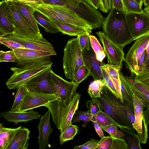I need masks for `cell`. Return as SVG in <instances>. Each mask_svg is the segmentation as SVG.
<instances>
[{
    "label": "cell",
    "mask_w": 149,
    "mask_h": 149,
    "mask_svg": "<svg viewBox=\"0 0 149 149\" xmlns=\"http://www.w3.org/2000/svg\"><path fill=\"white\" fill-rule=\"evenodd\" d=\"M134 78L149 87V72H143L137 75H134Z\"/></svg>",
    "instance_id": "obj_50"
},
{
    "label": "cell",
    "mask_w": 149,
    "mask_h": 149,
    "mask_svg": "<svg viewBox=\"0 0 149 149\" xmlns=\"http://www.w3.org/2000/svg\"><path fill=\"white\" fill-rule=\"evenodd\" d=\"M82 53L84 65L90 71L91 75L94 80H99L104 82L101 69L104 63L97 59L91 44L89 49H84L82 51Z\"/></svg>",
    "instance_id": "obj_17"
},
{
    "label": "cell",
    "mask_w": 149,
    "mask_h": 149,
    "mask_svg": "<svg viewBox=\"0 0 149 149\" xmlns=\"http://www.w3.org/2000/svg\"><path fill=\"white\" fill-rule=\"evenodd\" d=\"M117 127L114 125H109L102 128L108 132L113 138H120L124 136V134L119 130Z\"/></svg>",
    "instance_id": "obj_42"
},
{
    "label": "cell",
    "mask_w": 149,
    "mask_h": 149,
    "mask_svg": "<svg viewBox=\"0 0 149 149\" xmlns=\"http://www.w3.org/2000/svg\"><path fill=\"white\" fill-rule=\"evenodd\" d=\"M120 88L125 103L134 108L133 93L131 89L127 76L124 75L120 70L119 72Z\"/></svg>",
    "instance_id": "obj_25"
},
{
    "label": "cell",
    "mask_w": 149,
    "mask_h": 149,
    "mask_svg": "<svg viewBox=\"0 0 149 149\" xmlns=\"http://www.w3.org/2000/svg\"><path fill=\"white\" fill-rule=\"evenodd\" d=\"M28 90L25 85L19 87L15 96L13 104L10 111H18L20 106Z\"/></svg>",
    "instance_id": "obj_33"
},
{
    "label": "cell",
    "mask_w": 149,
    "mask_h": 149,
    "mask_svg": "<svg viewBox=\"0 0 149 149\" xmlns=\"http://www.w3.org/2000/svg\"><path fill=\"white\" fill-rule=\"evenodd\" d=\"M144 120L146 125L148 126L149 125V107L146 108L143 111Z\"/></svg>",
    "instance_id": "obj_56"
},
{
    "label": "cell",
    "mask_w": 149,
    "mask_h": 149,
    "mask_svg": "<svg viewBox=\"0 0 149 149\" xmlns=\"http://www.w3.org/2000/svg\"><path fill=\"white\" fill-rule=\"evenodd\" d=\"M99 141L92 139L85 143L79 146H75L74 149H95Z\"/></svg>",
    "instance_id": "obj_47"
},
{
    "label": "cell",
    "mask_w": 149,
    "mask_h": 149,
    "mask_svg": "<svg viewBox=\"0 0 149 149\" xmlns=\"http://www.w3.org/2000/svg\"><path fill=\"white\" fill-rule=\"evenodd\" d=\"M30 132L28 128L20 126L17 127L11 142L6 149H27Z\"/></svg>",
    "instance_id": "obj_21"
},
{
    "label": "cell",
    "mask_w": 149,
    "mask_h": 149,
    "mask_svg": "<svg viewBox=\"0 0 149 149\" xmlns=\"http://www.w3.org/2000/svg\"><path fill=\"white\" fill-rule=\"evenodd\" d=\"M63 52V65L65 75L68 79L74 81L75 74L84 65L78 36L68 40Z\"/></svg>",
    "instance_id": "obj_6"
},
{
    "label": "cell",
    "mask_w": 149,
    "mask_h": 149,
    "mask_svg": "<svg viewBox=\"0 0 149 149\" xmlns=\"http://www.w3.org/2000/svg\"><path fill=\"white\" fill-rule=\"evenodd\" d=\"M7 2H9V1H12L13 0H5Z\"/></svg>",
    "instance_id": "obj_62"
},
{
    "label": "cell",
    "mask_w": 149,
    "mask_h": 149,
    "mask_svg": "<svg viewBox=\"0 0 149 149\" xmlns=\"http://www.w3.org/2000/svg\"><path fill=\"white\" fill-rule=\"evenodd\" d=\"M147 57L146 49L140 56L138 62V74L143 72ZM137 74V75H138Z\"/></svg>",
    "instance_id": "obj_49"
},
{
    "label": "cell",
    "mask_w": 149,
    "mask_h": 149,
    "mask_svg": "<svg viewBox=\"0 0 149 149\" xmlns=\"http://www.w3.org/2000/svg\"><path fill=\"white\" fill-rule=\"evenodd\" d=\"M99 10L102 12L107 13L112 8L111 0H100Z\"/></svg>",
    "instance_id": "obj_51"
},
{
    "label": "cell",
    "mask_w": 149,
    "mask_h": 149,
    "mask_svg": "<svg viewBox=\"0 0 149 149\" xmlns=\"http://www.w3.org/2000/svg\"><path fill=\"white\" fill-rule=\"evenodd\" d=\"M110 149H129V148L124 139L122 138H113L112 144Z\"/></svg>",
    "instance_id": "obj_45"
},
{
    "label": "cell",
    "mask_w": 149,
    "mask_h": 149,
    "mask_svg": "<svg viewBox=\"0 0 149 149\" xmlns=\"http://www.w3.org/2000/svg\"><path fill=\"white\" fill-rule=\"evenodd\" d=\"M89 38L91 46L95 54L97 59L102 62L106 56L104 50L95 36L90 35Z\"/></svg>",
    "instance_id": "obj_31"
},
{
    "label": "cell",
    "mask_w": 149,
    "mask_h": 149,
    "mask_svg": "<svg viewBox=\"0 0 149 149\" xmlns=\"http://www.w3.org/2000/svg\"><path fill=\"white\" fill-rule=\"evenodd\" d=\"M51 113L48 110L40 118L38 126L39 131L38 143L39 149H45L49 145V136L52 132L50 122Z\"/></svg>",
    "instance_id": "obj_18"
},
{
    "label": "cell",
    "mask_w": 149,
    "mask_h": 149,
    "mask_svg": "<svg viewBox=\"0 0 149 149\" xmlns=\"http://www.w3.org/2000/svg\"><path fill=\"white\" fill-rule=\"evenodd\" d=\"M48 17L51 23L57 29L59 32L63 35L77 36L88 33L91 34V30L74 26Z\"/></svg>",
    "instance_id": "obj_23"
},
{
    "label": "cell",
    "mask_w": 149,
    "mask_h": 149,
    "mask_svg": "<svg viewBox=\"0 0 149 149\" xmlns=\"http://www.w3.org/2000/svg\"><path fill=\"white\" fill-rule=\"evenodd\" d=\"M149 41V34L141 36L135 41L129 49L124 61L126 68L131 73L138 74V62L140 57L146 49Z\"/></svg>",
    "instance_id": "obj_8"
},
{
    "label": "cell",
    "mask_w": 149,
    "mask_h": 149,
    "mask_svg": "<svg viewBox=\"0 0 149 149\" xmlns=\"http://www.w3.org/2000/svg\"><path fill=\"white\" fill-rule=\"evenodd\" d=\"M93 116V115L90 114L88 111H76L73 117L72 124L82 121L83 122L82 126L85 127L89 122H92Z\"/></svg>",
    "instance_id": "obj_34"
},
{
    "label": "cell",
    "mask_w": 149,
    "mask_h": 149,
    "mask_svg": "<svg viewBox=\"0 0 149 149\" xmlns=\"http://www.w3.org/2000/svg\"><path fill=\"white\" fill-rule=\"evenodd\" d=\"M101 67L103 68L110 76L114 84L119 96V99L124 102L120 88L119 72L120 70L116 67L109 64L104 63Z\"/></svg>",
    "instance_id": "obj_26"
},
{
    "label": "cell",
    "mask_w": 149,
    "mask_h": 149,
    "mask_svg": "<svg viewBox=\"0 0 149 149\" xmlns=\"http://www.w3.org/2000/svg\"><path fill=\"white\" fill-rule=\"evenodd\" d=\"M104 112L111 116L123 129L134 131L132 124L127 118L121 102L105 86L102 88L101 97L97 98ZM102 110V111H103Z\"/></svg>",
    "instance_id": "obj_4"
},
{
    "label": "cell",
    "mask_w": 149,
    "mask_h": 149,
    "mask_svg": "<svg viewBox=\"0 0 149 149\" xmlns=\"http://www.w3.org/2000/svg\"><path fill=\"white\" fill-rule=\"evenodd\" d=\"M13 1H17L27 5L34 10L36 6L41 3L40 0H13Z\"/></svg>",
    "instance_id": "obj_52"
},
{
    "label": "cell",
    "mask_w": 149,
    "mask_h": 149,
    "mask_svg": "<svg viewBox=\"0 0 149 149\" xmlns=\"http://www.w3.org/2000/svg\"><path fill=\"white\" fill-rule=\"evenodd\" d=\"M135 74L131 73L127 77L132 91L142 101L143 107H149V87L143 83L136 79Z\"/></svg>",
    "instance_id": "obj_22"
},
{
    "label": "cell",
    "mask_w": 149,
    "mask_h": 149,
    "mask_svg": "<svg viewBox=\"0 0 149 149\" xmlns=\"http://www.w3.org/2000/svg\"><path fill=\"white\" fill-rule=\"evenodd\" d=\"M102 28L103 32L107 37L123 49L133 41L124 11L111 8L104 19Z\"/></svg>",
    "instance_id": "obj_1"
},
{
    "label": "cell",
    "mask_w": 149,
    "mask_h": 149,
    "mask_svg": "<svg viewBox=\"0 0 149 149\" xmlns=\"http://www.w3.org/2000/svg\"><path fill=\"white\" fill-rule=\"evenodd\" d=\"M41 3L64 7L75 12V10L71 3V0H40Z\"/></svg>",
    "instance_id": "obj_38"
},
{
    "label": "cell",
    "mask_w": 149,
    "mask_h": 149,
    "mask_svg": "<svg viewBox=\"0 0 149 149\" xmlns=\"http://www.w3.org/2000/svg\"><path fill=\"white\" fill-rule=\"evenodd\" d=\"M129 135L127 138V144L129 149H141V143L137 134L134 132V131L127 129L122 130Z\"/></svg>",
    "instance_id": "obj_35"
},
{
    "label": "cell",
    "mask_w": 149,
    "mask_h": 149,
    "mask_svg": "<svg viewBox=\"0 0 149 149\" xmlns=\"http://www.w3.org/2000/svg\"><path fill=\"white\" fill-rule=\"evenodd\" d=\"M13 50L17 58V67L32 62L50 59L51 56L56 55L51 52L26 48H19Z\"/></svg>",
    "instance_id": "obj_15"
},
{
    "label": "cell",
    "mask_w": 149,
    "mask_h": 149,
    "mask_svg": "<svg viewBox=\"0 0 149 149\" xmlns=\"http://www.w3.org/2000/svg\"><path fill=\"white\" fill-rule=\"evenodd\" d=\"M123 105L127 117L133 125L135 121L134 109L127 104L124 102Z\"/></svg>",
    "instance_id": "obj_48"
},
{
    "label": "cell",
    "mask_w": 149,
    "mask_h": 149,
    "mask_svg": "<svg viewBox=\"0 0 149 149\" xmlns=\"http://www.w3.org/2000/svg\"><path fill=\"white\" fill-rule=\"evenodd\" d=\"M33 13L37 22L44 28L46 32L56 34L59 32L47 17L35 10Z\"/></svg>",
    "instance_id": "obj_27"
},
{
    "label": "cell",
    "mask_w": 149,
    "mask_h": 149,
    "mask_svg": "<svg viewBox=\"0 0 149 149\" xmlns=\"http://www.w3.org/2000/svg\"><path fill=\"white\" fill-rule=\"evenodd\" d=\"M51 59L39 61L20 66L11 67L13 74L6 84L10 90L18 89L25 85L30 80L52 68L53 64Z\"/></svg>",
    "instance_id": "obj_2"
},
{
    "label": "cell",
    "mask_w": 149,
    "mask_h": 149,
    "mask_svg": "<svg viewBox=\"0 0 149 149\" xmlns=\"http://www.w3.org/2000/svg\"><path fill=\"white\" fill-rule=\"evenodd\" d=\"M52 70L51 68L38 75L25 84L30 91L46 94H53L50 84Z\"/></svg>",
    "instance_id": "obj_16"
},
{
    "label": "cell",
    "mask_w": 149,
    "mask_h": 149,
    "mask_svg": "<svg viewBox=\"0 0 149 149\" xmlns=\"http://www.w3.org/2000/svg\"><path fill=\"white\" fill-rule=\"evenodd\" d=\"M16 128L5 127L1 123L0 125V149H6L11 142Z\"/></svg>",
    "instance_id": "obj_28"
},
{
    "label": "cell",
    "mask_w": 149,
    "mask_h": 149,
    "mask_svg": "<svg viewBox=\"0 0 149 149\" xmlns=\"http://www.w3.org/2000/svg\"><path fill=\"white\" fill-rule=\"evenodd\" d=\"M14 27L13 33L27 38L35 39L42 37L28 24L19 13L13 1L7 2Z\"/></svg>",
    "instance_id": "obj_11"
},
{
    "label": "cell",
    "mask_w": 149,
    "mask_h": 149,
    "mask_svg": "<svg viewBox=\"0 0 149 149\" xmlns=\"http://www.w3.org/2000/svg\"><path fill=\"white\" fill-rule=\"evenodd\" d=\"M53 94L66 102L70 101L77 93L79 85L74 81H68L55 73L52 70L50 81Z\"/></svg>",
    "instance_id": "obj_7"
},
{
    "label": "cell",
    "mask_w": 149,
    "mask_h": 149,
    "mask_svg": "<svg viewBox=\"0 0 149 149\" xmlns=\"http://www.w3.org/2000/svg\"><path fill=\"white\" fill-rule=\"evenodd\" d=\"M113 141V138L111 136H105L99 141L95 149H110Z\"/></svg>",
    "instance_id": "obj_44"
},
{
    "label": "cell",
    "mask_w": 149,
    "mask_h": 149,
    "mask_svg": "<svg viewBox=\"0 0 149 149\" xmlns=\"http://www.w3.org/2000/svg\"><path fill=\"white\" fill-rule=\"evenodd\" d=\"M0 42L1 44L12 50L19 48H25L24 45L20 43L4 37H0Z\"/></svg>",
    "instance_id": "obj_41"
},
{
    "label": "cell",
    "mask_w": 149,
    "mask_h": 149,
    "mask_svg": "<svg viewBox=\"0 0 149 149\" xmlns=\"http://www.w3.org/2000/svg\"><path fill=\"white\" fill-rule=\"evenodd\" d=\"M4 37L20 43L25 48L51 52L56 55L52 45L43 37L32 39L14 33Z\"/></svg>",
    "instance_id": "obj_13"
},
{
    "label": "cell",
    "mask_w": 149,
    "mask_h": 149,
    "mask_svg": "<svg viewBox=\"0 0 149 149\" xmlns=\"http://www.w3.org/2000/svg\"><path fill=\"white\" fill-rule=\"evenodd\" d=\"M79 0V1H83V0Z\"/></svg>",
    "instance_id": "obj_64"
},
{
    "label": "cell",
    "mask_w": 149,
    "mask_h": 149,
    "mask_svg": "<svg viewBox=\"0 0 149 149\" xmlns=\"http://www.w3.org/2000/svg\"><path fill=\"white\" fill-rule=\"evenodd\" d=\"M126 13H142L143 10L140 4L134 0H123Z\"/></svg>",
    "instance_id": "obj_36"
},
{
    "label": "cell",
    "mask_w": 149,
    "mask_h": 149,
    "mask_svg": "<svg viewBox=\"0 0 149 149\" xmlns=\"http://www.w3.org/2000/svg\"><path fill=\"white\" fill-rule=\"evenodd\" d=\"M92 121L96 123L101 128L109 125H114L118 127L121 130L123 129L122 127L111 116L103 111L93 115Z\"/></svg>",
    "instance_id": "obj_29"
},
{
    "label": "cell",
    "mask_w": 149,
    "mask_h": 149,
    "mask_svg": "<svg viewBox=\"0 0 149 149\" xmlns=\"http://www.w3.org/2000/svg\"><path fill=\"white\" fill-rule=\"evenodd\" d=\"M81 95L77 93L73 98L66 102L58 99L46 104L45 107L51 113L53 123L62 133L70 124L78 108Z\"/></svg>",
    "instance_id": "obj_3"
},
{
    "label": "cell",
    "mask_w": 149,
    "mask_h": 149,
    "mask_svg": "<svg viewBox=\"0 0 149 149\" xmlns=\"http://www.w3.org/2000/svg\"><path fill=\"white\" fill-rule=\"evenodd\" d=\"M132 93L135 116V121L133 126L137 133L140 143L145 144L147 142L148 135V126L145 122L143 116L144 107L141 100Z\"/></svg>",
    "instance_id": "obj_14"
},
{
    "label": "cell",
    "mask_w": 149,
    "mask_h": 149,
    "mask_svg": "<svg viewBox=\"0 0 149 149\" xmlns=\"http://www.w3.org/2000/svg\"><path fill=\"white\" fill-rule=\"evenodd\" d=\"M138 3L139 4H140L141 6L142 7L143 4V3L144 0H134Z\"/></svg>",
    "instance_id": "obj_61"
},
{
    "label": "cell",
    "mask_w": 149,
    "mask_h": 149,
    "mask_svg": "<svg viewBox=\"0 0 149 149\" xmlns=\"http://www.w3.org/2000/svg\"><path fill=\"white\" fill-rule=\"evenodd\" d=\"M79 127L76 125L70 124L59 136V142L62 145L65 142L72 140L77 133Z\"/></svg>",
    "instance_id": "obj_30"
},
{
    "label": "cell",
    "mask_w": 149,
    "mask_h": 149,
    "mask_svg": "<svg viewBox=\"0 0 149 149\" xmlns=\"http://www.w3.org/2000/svg\"><path fill=\"white\" fill-rule=\"evenodd\" d=\"M146 50L147 54V58L149 56V41L146 47Z\"/></svg>",
    "instance_id": "obj_59"
},
{
    "label": "cell",
    "mask_w": 149,
    "mask_h": 149,
    "mask_svg": "<svg viewBox=\"0 0 149 149\" xmlns=\"http://www.w3.org/2000/svg\"><path fill=\"white\" fill-rule=\"evenodd\" d=\"M147 34H149V32H148V33H147L145 35H147Z\"/></svg>",
    "instance_id": "obj_63"
},
{
    "label": "cell",
    "mask_w": 149,
    "mask_h": 149,
    "mask_svg": "<svg viewBox=\"0 0 149 149\" xmlns=\"http://www.w3.org/2000/svg\"><path fill=\"white\" fill-rule=\"evenodd\" d=\"M17 61V58L13 50L4 52L0 55V62H14Z\"/></svg>",
    "instance_id": "obj_43"
},
{
    "label": "cell",
    "mask_w": 149,
    "mask_h": 149,
    "mask_svg": "<svg viewBox=\"0 0 149 149\" xmlns=\"http://www.w3.org/2000/svg\"><path fill=\"white\" fill-rule=\"evenodd\" d=\"M90 75L91 74L90 71L84 65L81 67L75 74L74 80L77 84L79 85Z\"/></svg>",
    "instance_id": "obj_39"
},
{
    "label": "cell",
    "mask_w": 149,
    "mask_h": 149,
    "mask_svg": "<svg viewBox=\"0 0 149 149\" xmlns=\"http://www.w3.org/2000/svg\"><path fill=\"white\" fill-rule=\"evenodd\" d=\"M149 72V56L147 58L144 70L143 72Z\"/></svg>",
    "instance_id": "obj_57"
},
{
    "label": "cell",
    "mask_w": 149,
    "mask_h": 149,
    "mask_svg": "<svg viewBox=\"0 0 149 149\" xmlns=\"http://www.w3.org/2000/svg\"><path fill=\"white\" fill-rule=\"evenodd\" d=\"M88 4L97 9L100 5V0H83Z\"/></svg>",
    "instance_id": "obj_55"
},
{
    "label": "cell",
    "mask_w": 149,
    "mask_h": 149,
    "mask_svg": "<svg viewBox=\"0 0 149 149\" xmlns=\"http://www.w3.org/2000/svg\"><path fill=\"white\" fill-rule=\"evenodd\" d=\"M59 99L54 94L34 92L28 90L18 111H25L45 106L47 103Z\"/></svg>",
    "instance_id": "obj_12"
},
{
    "label": "cell",
    "mask_w": 149,
    "mask_h": 149,
    "mask_svg": "<svg viewBox=\"0 0 149 149\" xmlns=\"http://www.w3.org/2000/svg\"><path fill=\"white\" fill-rule=\"evenodd\" d=\"M143 3L145 7L149 6V0H144Z\"/></svg>",
    "instance_id": "obj_58"
},
{
    "label": "cell",
    "mask_w": 149,
    "mask_h": 149,
    "mask_svg": "<svg viewBox=\"0 0 149 149\" xmlns=\"http://www.w3.org/2000/svg\"><path fill=\"white\" fill-rule=\"evenodd\" d=\"M2 117L10 122L17 124L19 123L26 122L33 120L38 119L41 115L33 109L29 111H12L10 110L1 113Z\"/></svg>",
    "instance_id": "obj_20"
},
{
    "label": "cell",
    "mask_w": 149,
    "mask_h": 149,
    "mask_svg": "<svg viewBox=\"0 0 149 149\" xmlns=\"http://www.w3.org/2000/svg\"><path fill=\"white\" fill-rule=\"evenodd\" d=\"M94 125V126L97 133L100 137L102 139L105 137V136L102 130L101 127L96 123L94 121L92 122Z\"/></svg>",
    "instance_id": "obj_54"
},
{
    "label": "cell",
    "mask_w": 149,
    "mask_h": 149,
    "mask_svg": "<svg viewBox=\"0 0 149 149\" xmlns=\"http://www.w3.org/2000/svg\"><path fill=\"white\" fill-rule=\"evenodd\" d=\"M105 82V86L119 99V96L114 84L109 75L105 70L101 67Z\"/></svg>",
    "instance_id": "obj_40"
},
{
    "label": "cell",
    "mask_w": 149,
    "mask_h": 149,
    "mask_svg": "<svg viewBox=\"0 0 149 149\" xmlns=\"http://www.w3.org/2000/svg\"><path fill=\"white\" fill-rule=\"evenodd\" d=\"M111 8L125 12L123 0H111Z\"/></svg>",
    "instance_id": "obj_53"
},
{
    "label": "cell",
    "mask_w": 149,
    "mask_h": 149,
    "mask_svg": "<svg viewBox=\"0 0 149 149\" xmlns=\"http://www.w3.org/2000/svg\"><path fill=\"white\" fill-rule=\"evenodd\" d=\"M12 1L19 13L26 21L38 34L42 36L34 16V10L27 5L17 1Z\"/></svg>",
    "instance_id": "obj_24"
},
{
    "label": "cell",
    "mask_w": 149,
    "mask_h": 149,
    "mask_svg": "<svg viewBox=\"0 0 149 149\" xmlns=\"http://www.w3.org/2000/svg\"><path fill=\"white\" fill-rule=\"evenodd\" d=\"M127 22L133 41L149 32V15L144 11L126 13Z\"/></svg>",
    "instance_id": "obj_10"
},
{
    "label": "cell",
    "mask_w": 149,
    "mask_h": 149,
    "mask_svg": "<svg viewBox=\"0 0 149 149\" xmlns=\"http://www.w3.org/2000/svg\"><path fill=\"white\" fill-rule=\"evenodd\" d=\"M90 34L88 33L77 36L79 38V44L82 51L85 49H89L90 48V43L89 36Z\"/></svg>",
    "instance_id": "obj_46"
},
{
    "label": "cell",
    "mask_w": 149,
    "mask_h": 149,
    "mask_svg": "<svg viewBox=\"0 0 149 149\" xmlns=\"http://www.w3.org/2000/svg\"><path fill=\"white\" fill-rule=\"evenodd\" d=\"M86 106L88 112L93 115H96L103 110L102 107L97 98H92L87 101Z\"/></svg>",
    "instance_id": "obj_37"
},
{
    "label": "cell",
    "mask_w": 149,
    "mask_h": 149,
    "mask_svg": "<svg viewBox=\"0 0 149 149\" xmlns=\"http://www.w3.org/2000/svg\"><path fill=\"white\" fill-rule=\"evenodd\" d=\"M37 11L50 18L74 26L92 30V26L75 13L62 6L41 3L36 6Z\"/></svg>",
    "instance_id": "obj_5"
},
{
    "label": "cell",
    "mask_w": 149,
    "mask_h": 149,
    "mask_svg": "<svg viewBox=\"0 0 149 149\" xmlns=\"http://www.w3.org/2000/svg\"><path fill=\"white\" fill-rule=\"evenodd\" d=\"M96 33L102 44L108 63L121 70L125 59L123 49L114 43L103 32L99 31Z\"/></svg>",
    "instance_id": "obj_9"
},
{
    "label": "cell",
    "mask_w": 149,
    "mask_h": 149,
    "mask_svg": "<svg viewBox=\"0 0 149 149\" xmlns=\"http://www.w3.org/2000/svg\"><path fill=\"white\" fill-rule=\"evenodd\" d=\"M105 82L99 80H94L89 86L88 92L92 98H98L101 97L103 87Z\"/></svg>",
    "instance_id": "obj_32"
},
{
    "label": "cell",
    "mask_w": 149,
    "mask_h": 149,
    "mask_svg": "<svg viewBox=\"0 0 149 149\" xmlns=\"http://www.w3.org/2000/svg\"><path fill=\"white\" fill-rule=\"evenodd\" d=\"M144 11L149 15V6L145 7L144 8Z\"/></svg>",
    "instance_id": "obj_60"
},
{
    "label": "cell",
    "mask_w": 149,
    "mask_h": 149,
    "mask_svg": "<svg viewBox=\"0 0 149 149\" xmlns=\"http://www.w3.org/2000/svg\"><path fill=\"white\" fill-rule=\"evenodd\" d=\"M14 31L12 19L8 4L5 0L0 2V37L13 33Z\"/></svg>",
    "instance_id": "obj_19"
}]
</instances>
